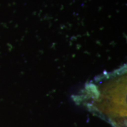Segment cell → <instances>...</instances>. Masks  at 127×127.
Returning <instances> with one entry per match:
<instances>
[]
</instances>
